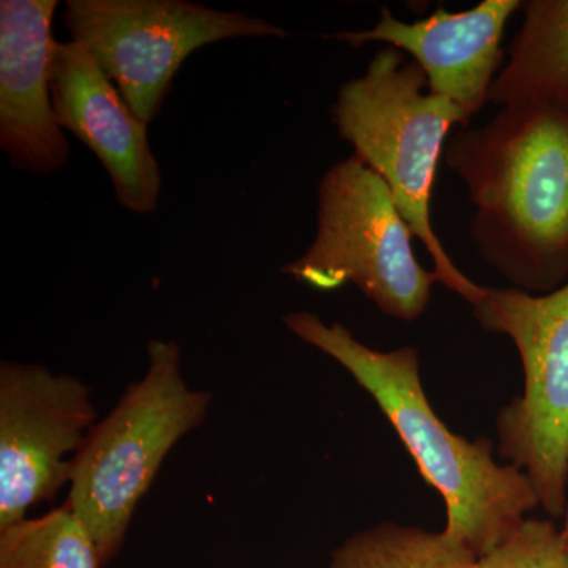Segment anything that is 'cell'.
Segmentation results:
<instances>
[{
  "label": "cell",
  "instance_id": "15",
  "mask_svg": "<svg viewBox=\"0 0 568 568\" xmlns=\"http://www.w3.org/2000/svg\"><path fill=\"white\" fill-rule=\"evenodd\" d=\"M477 568H568V549L551 521L525 519L506 541L478 558Z\"/></svg>",
  "mask_w": 568,
  "mask_h": 568
},
{
  "label": "cell",
  "instance_id": "14",
  "mask_svg": "<svg viewBox=\"0 0 568 568\" xmlns=\"http://www.w3.org/2000/svg\"><path fill=\"white\" fill-rule=\"evenodd\" d=\"M0 568H103L89 529L63 504L0 529Z\"/></svg>",
  "mask_w": 568,
  "mask_h": 568
},
{
  "label": "cell",
  "instance_id": "3",
  "mask_svg": "<svg viewBox=\"0 0 568 568\" xmlns=\"http://www.w3.org/2000/svg\"><path fill=\"white\" fill-rule=\"evenodd\" d=\"M425 71L394 47L377 51L361 78L339 88L332 122L354 155L387 183L414 237L432 256L439 283L470 306L484 297L454 264L432 224V196L437 164L452 126L467 129L454 103L433 95Z\"/></svg>",
  "mask_w": 568,
  "mask_h": 568
},
{
  "label": "cell",
  "instance_id": "16",
  "mask_svg": "<svg viewBox=\"0 0 568 568\" xmlns=\"http://www.w3.org/2000/svg\"><path fill=\"white\" fill-rule=\"evenodd\" d=\"M560 536H562L564 544H566L568 549V500L566 511H564V526L562 529H560Z\"/></svg>",
  "mask_w": 568,
  "mask_h": 568
},
{
  "label": "cell",
  "instance_id": "4",
  "mask_svg": "<svg viewBox=\"0 0 568 568\" xmlns=\"http://www.w3.org/2000/svg\"><path fill=\"white\" fill-rule=\"evenodd\" d=\"M181 361L178 343L152 339L144 376L92 426L73 458L65 506L91 532L102 567L121 551L164 459L209 416L212 394L189 386Z\"/></svg>",
  "mask_w": 568,
  "mask_h": 568
},
{
  "label": "cell",
  "instance_id": "7",
  "mask_svg": "<svg viewBox=\"0 0 568 568\" xmlns=\"http://www.w3.org/2000/svg\"><path fill=\"white\" fill-rule=\"evenodd\" d=\"M62 18L71 40L92 52L148 125L193 51L227 39L287 36L263 18L189 0H69Z\"/></svg>",
  "mask_w": 568,
  "mask_h": 568
},
{
  "label": "cell",
  "instance_id": "13",
  "mask_svg": "<svg viewBox=\"0 0 568 568\" xmlns=\"http://www.w3.org/2000/svg\"><path fill=\"white\" fill-rule=\"evenodd\" d=\"M478 556L446 530L383 523L347 538L331 568H477Z\"/></svg>",
  "mask_w": 568,
  "mask_h": 568
},
{
  "label": "cell",
  "instance_id": "8",
  "mask_svg": "<svg viewBox=\"0 0 568 568\" xmlns=\"http://www.w3.org/2000/svg\"><path fill=\"white\" fill-rule=\"evenodd\" d=\"M99 422L91 388L41 364H0V529L70 485L71 466Z\"/></svg>",
  "mask_w": 568,
  "mask_h": 568
},
{
  "label": "cell",
  "instance_id": "12",
  "mask_svg": "<svg viewBox=\"0 0 568 568\" xmlns=\"http://www.w3.org/2000/svg\"><path fill=\"white\" fill-rule=\"evenodd\" d=\"M519 10L525 20L489 102L568 111V0H526Z\"/></svg>",
  "mask_w": 568,
  "mask_h": 568
},
{
  "label": "cell",
  "instance_id": "6",
  "mask_svg": "<svg viewBox=\"0 0 568 568\" xmlns=\"http://www.w3.org/2000/svg\"><path fill=\"white\" fill-rule=\"evenodd\" d=\"M478 324L517 346L525 386L496 417L497 454L526 474L551 518L568 500V282L548 294L485 286Z\"/></svg>",
  "mask_w": 568,
  "mask_h": 568
},
{
  "label": "cell",
  "instance_id": "11",
  "mask_svg": "<svg viewBox=\"0 0 568 568\" xmlns=\"http://www.w3.org/2000/svg\"><path fill=\"white\" fill-rule=\"evenodd\" d=\"M55 0L0 2V148L17 170L50 174L70 145L51 93Z\"/></svg>",
  "mask_w": 568,
  "mask_h": 568
},
{
  "label": "cell",
  "instance_id": "10",
  "mask_svg": "<svg viewBox=\"0 0 568 568\" xmlns=\"http://www.w3.org/2000/svg\"><path fill=\"white\" fill-rule=\"evenodd\" d=\"M519 9V0H481L469 10L452 13L439 7L425 20L405 22L384 7L375 28L331 37L353 48L383 41L413 55L425 71L429 93L458 106L470 125L489 102L504 62V31Z\"/></svg>",
  "mask_w": 568,
  "mask_h": 568
},
{
  "label": "cell",
  "instance_id": "5",
  "mask_svg": "<svg viewBox=\"0 0 568 568\" xmlns=\"http://www.w3.org/2000/svg\"><path fill=\"white\" fill-rule=\"evenodd\" d=\"M413 239L387 183L353 155L321 179L315 241L282 272L313 290L353 284L383 315L414 323L439 278L418 264Z\"/></svg>",
  "mask_w": 568,
  "mask_h": 568
},
{
  "label": "cell",
  "instance_id": "9",
  "mask_svg": "<svg viewBox=\"0 0 568 568\" xmlns=\"http://www.w3.org/2000/svg\"><path fill=\"white\" fill-rule=\"evenodd\" d=\"M51 93L63 130L84 142L102 162L123 209L151 213L162 193V171L134 114L92 52L77 41H55Z\"/></svg>",
  "mask_w": 568,
  "mask_h": 568
},
{
  "label": "cell",
  "instance_id": "1",
  "mask_svg": "<svg viewBox=\"0 0 568 568\" xmlns=\"http://www.w3.org/2000/svg\"><path fill=\"white\" fill-rule=\"evenodd\" d=\"M444 160L465 183L477 253L510 287L548 294L568 282V111L503 108L459 129Z\"/></svg>",
  "mask_w": 568,
  "mask_h": 568
},
{
  "label": "cell",
  "instance_id": "2",
  "mask_svg": "<svg viewBox=\"0 0 568 568\" xmlns=\"http://www.w3.org/2000/svg\"><path fill=\"white\" fill-rule=\"evenodd\" d=\"M287 331L338 362L375 399L414 458L422 477L446 503V532L480 558L538 507L529 478L495 459V443L455 435L425 394L418 351H379L358 342L346 325L325 324L310 312L287 313Z\"/></svg>",
  "mask_w": 568,
  "mask_h": 568
}]
</instances>
